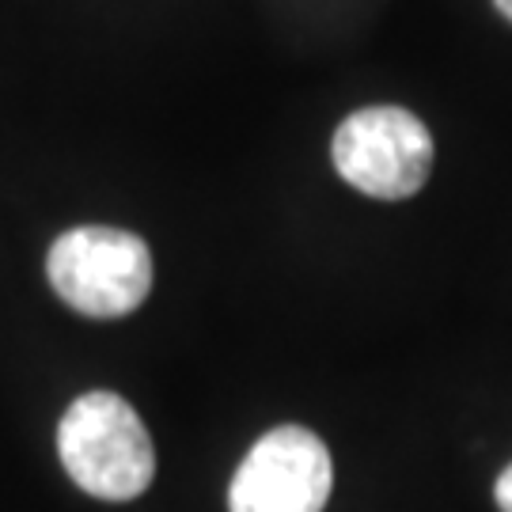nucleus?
I'll list each match as a JSON object with an SVG mask.
<instances>
[{
    "label": "nucleus",
    "instance_id": "obj_1",
    "mask_svg": "<svg viewBox=\"0 0 512 512\" xmlns=\"http://www.w3.org/2000/svg\"><path fill=\"white\" fill-rule=\"evenodd\" d=\"M57 452L76 486L103 501H133L156 475L145 421L114 391H88L65 410Z\"/></svg>",
    "mask_w": 512,
    "mask_h": 512
},
{
    "label": "nucleus",
    "instance_id": "obj_2",
    "mask_svg": "<svg viewBox=\"0 0 512 512\" xmlns=\"http://www.w3.org/2000/svg\"><path fill=\"white\" fill-rule=\"evenodd\" d=\"M46 274L54 293L80 315L118 319L145 304L152 289V255L145 239L133 232L88 224L54 239Z\"/></svg>",
    "mask_w": 512,
    "mask_h": 512
},
{
    "label": "nucleus",
    "instance_id": "obj_3",
    "mask_svg": "<svg viewBox=\"0 0 512 512\" xmlns=\"http://www.w3.org/2000/svg\"><path fill=\"white\" fill-rule=\"evenodd\" d=\"M334 167L353 190L380 202L418 194L433 171V133L403 107L349 114L334 133Z\"/></svg>",
    "mask_w": 512,
    "mask_h": 512
},
{
    "label": "nucleus",
    "instance_id": "obj_4",
    "mask_svg": "<svg viewBox=\"0 0 512 512\" xmlns=\"http://www.w3.org/2000/svg\"><path fill=\"white\" fill-rule=\"evenodd\" d=\"M334 486L327 444L311 429H270L239 463L228 509L232 512H323Z\"/></svg>",
    "mask_w": 512,
    "mask_h": 512
},
{
    "label": "nucleus",
    "instance_id": "obj_5",
    "mask_svg": "<svg viewBox=\"0 0 512 512\" xmlns=\"http://www.w3.org/2000/svg\"><path fill=\"white\" fill-rule=\"evenodd\" d=\"M494 497H497V505H501V512H512V463L505 467V475L497 478Z\"/></svg>",
    "mask_w": 512,
    "mask_h": 512
},
{
    "label": "nucleus",
    "instance_id": "obj_6",
    "mask_svg": "<svg viewBox=\"0 0 512 512\" xmlns=\"http://www.w3.org/2000/svg\"><path fill=\"white\" fill-rule=\"evenodd\" d=\"M494 4H497V12H501V16L512 23V0H494Z\"/></svg>",
    "mask_w": 512,
    "mask_h": 512
}]
</instances>
